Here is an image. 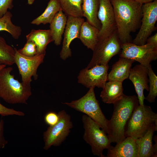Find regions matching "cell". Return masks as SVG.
<instances>
[{"instance_id":"21","label":"cell","mask_w":157,"mask_h":157,"mask_svg":"<svg viewBox=\"0 0 157 157\" xmlns=\"http://www.w3.org/2000/svg\"><path fill=\"white\" fill-rule=\"evenodd\" d=\"M99 30L88 21H84L80 29L79 38L88 49L94 50L99 40Z\"/></svg>"},{"instance_id":"10","label":"cell","mask_w":157,"mask_h":157,"mask_svg":"<svg viewBox=\"0 0 157 157\" xmlns=\"http://www.w3.org/2000/svg\"><path fill=\"white\" fill-rule=\"evenodd\" d=\"M142 24L133 43L141 45L145 44L148 38L156 29L157 21V0L143 4L142 6Z\"/></svg>"},{"instance_id":"26","label":"cell","mask_w":157,"mask_h":157,"mask_svg":"<svg viewBox=\"0 0 157 157\" xmlns=\"http://www.w3.org/2000/svg\"><path fill=\"white\" fill-rule=\"evenodd\" d=\"M15 54V48L8 44L4 39L0 36V65H13Z\"/></svg>"},{"instance_id":"13","label":"cell","mask_w":157,"mask_h":157,"mask_svg":"<svg viewBox=\"0 0 157 157\" xmlns=\"http://www.w3.org/2000/svg\"><path fill=\"white\" fill-rule=\"evenodd\" d=\"M98 18L101 27L98 42L110 36L117 30L113 7L110 0H99Z\"/></svg>"},{"instance_id":"3","label":"cell","mask_w":157,"mask_h":157,"mask_svg":"<svg viewBox=\"0 0 157 157\" xmlns=\"http://www.w3.org/2000/svg\"><path fill=\"white\" fill-rule=\"evenodd\" d=\"M13 68L5 67L0 71V97L11 104H27L32 94L30 84L20 82L11 74Z\"/></svg>"},{"instance_id":"15","label":"cell","mask_w":157,"mask_h":157,"mask_svg":"<svg viewBox=\"0 0 157 157\" xmlns=\"http://www.w3.org/2000/svg\"><path fill=\"white\" fill-rule=\"evenodd\" d=\"M148 68L140 64L137 65L131 68L129 77L134 86L138 95L139 104L142 106L144 105V101L145 97L144 91L149 90Z\"/></svg>"},{"instance_id":"8","label":"cell","mask_w":157,"mask_h":157,"mask_svg":"<svg viewBox=\"0 0 157 157\" xmlns=\"http://www.w3.org/2000/svg\"><path fill=\"white\" fill-rule=\"evenodd\" d=\"M59 119L55 125L49 126L43 134L44 149L47 150L52 146H59L69 135L73 125L70 116L64 110L58 113Z\"/></svg>"},{"instance_id":"22","label":"cell","mask_w":157,"mask_h":157,"mask_svg":"<svg viewBox=\"0 0 157 157\" xmlns=\"http://www.w3.org/2000/svg\"><path fill=\"white\" fill-rule=\"evenodd\" d=\"M61 9L56 14L50 24V30L54 42L56 46L61 44L62 35L65 28L67 17Z\"/></svg>"},{"instance_id":"6","label":"cell","mask_w":157,"mask_h":157,"mask_svg":"<svg viewBox=\"0 0 157 157\" xmlns=\"http://www.w3.org/2000/svg\"><path fill=\"white\" fill-rule=\"evenodd\" d=\"M82 119L84 129L83 139L91 147L92 153L100 157H105L103 154V151L111 146L107 133L87 115H83Z\"/></svg>"},{"instance_id":"32","label":"cell","mask_w":157,"mask_h":157,"mask_svg":"<svg viewBox=\"0 0 157 157\" xmlns=\"http://www.w3.org/2000/svg\"><path fill=\"white\" fill-rule=\"evenodd\" d=\"M13 0H0V18L13 7Z\"/></svg>"},{"instance_id":"27","label":"cell","mask_w":157,"mask_h":157,"mask_svg":"<svg viewBox=\"0 0 157 157\" xmlns=\"http://www.w3.org/2000/svg\"><path fill=\"white\" fill-rule=\"evenodd\" d=\"M13 15L8 11L0 18V31H4L8 32L15 39L19 38L21 34L22 30L19 26L14 24L12 21Z\"/></svg>"},{"instance_id":"29","label":"cell","mask_w":157,"mask_h":157,"mask_svg":"<svg viewBox=\"0 0 157 157\" xmlns=\"http://www.w3.org/2000/svg\"><path fill=\"white\" fill-rule=\"evenodd\" d=\"M18 51L22 55L27 57H33L37 54L36 46L31 41H27L24 47Z\"/></svg>"},{"instance_id":"18","label":"cell","mask_w":157,"mask_h":157,"mask_svg":"<svg viewBox=\"0 0 157 157\" xmlns=\"http://www.w3.org/2000/svg\"><path fill=\"white\" fill-rule=\"evenodd\" d=\"M157 130V124H153L142 137L135 140L138 151L137 157H154L152 139Z\"/></svg>"},{"instance_id":"2","label":"cell","mask_w":157,"mask_h":157,"mask_svg":"<svg viewBox=\"0 0 157 157\" xmlns=\"http://www.w3.org/2000/svg\"><path fill=\"white\" fill-rule=\"evenodd\" d=\"M111 119L108 120V136L110 143L121 142L126 138L127 123L133 112L139 104L137 97L124 94L114 104Z\"/></svg>"},{"instance_id":"28","label":"cell","mask_w":157,"mask_h":157,"mask_svg":"<svg viewBox=\"0 0 157 157\" xmlns=\"http://www.w3.org/2000/svg\"><path fill=\"white\" fill-rule=\"evenodd\" d=\"M149 80V93L145 99L150 103L155 102L157 96V76L153 71L151 64L148 67Z\"/></svg>"},{"instance_id":"20","label":"cell","mask_w":157,"mask_h":157,"mask_svg":"<svg viewBox=\"0 0 157 157\" xmlns=\"http://www.w3.org/2000/svg\"><path fill=\"white\" fill-rule=\"evenodd\" d=\"M122 83L111 81L106 82L101 92L102 101L108 104H113L120 99L124 94Z\"/></svg>"},{"instance_id":"31","label":"cell","mask_w":157,"mask_h":157,"mask_svg":"<svg viewBox=\"0 0 157 157\" xmlns=\"http://www.w3.org/2000/svg\"><path fill=\"white\" fill-rule=\"evenodd\" d=\"M58 114L53 111H49L47 113L44 117V120L47 125L52 126L56 124L59 120Z\"/></svg>"},{"instance_id":"37","label":"cell","mask_w":157,"mask_h":157,"mask_svg":"<svg viewBox=\"0 0 157 157\" xmlns=\"http://www.w3.org/2000/svg\"><path fill=\"white\" fill-rule=\"evenodd\" d=\"M35 0H27L28 3L29 5H31L34 2Z\"/></svg>"},{"instance_id":"34","label":"cell","mask_w":157,"mask_h":157,"mask_svg":"<svg viewBox=\"0 0 157 157\" xmlns=\"http://www.w3.org/2000/svg\"><path fill=\"white\" fill-rule=\"evenodd\" d=\"M146 43L152 44L157 47V33H156L154 35L149 37Z\"/></svg>"},{"instance_id":"25","label":"cell","mask_w":157,"mask_h":157,"mask_svg":"<svg viewBox=\"0 0 157 157\" xmlns=\"http://www.w3.org/2000/svg\"><path fill=\"white\" fill-rule=\"evenodd\" d=\"M62 10L67 16L82 17L83 0H58Z\"/></svg>"},{"instance_id":"36","label":"cell","mask_w":157,"mask_h":157,"mask_svg":"<svg viewBox=\"0 0 157 157\" xmlns=\"http://www.w3.org/2000/svg\"><path fill=\"white\" fill-rule=\"evenodd\" d=\"M135 1L142 4L153 1L154 0H134Z\"/></svg>"},{"instance_id":"17","label":"cell","mask_w":157,"mask_h":157,"mask_svg":"<svg viewBox=\"0 0 157 157\" xmlns=\"http://www.w3.org/2000/svg\"><path fill=\"white\" fill-rule=\"evenodd\" d=\"M135 61L133 60L120 57L113 64L108 74V81H115L122 83L129 78L132 64Z\"/></svg>"},{"instance_id":"19","label":"cell","mask_w":157,"mask_h":157,"mask_svg":"<svg viewBox=\"0 0 157 157\" xmlns=\"http://www.w3.org/2000/svg\"><path fill=\"white\" fill-rule=\"evenodd\" d=\"M26 37L27 41H32L35 43L37 54H45L47 45L53 41L50 29H33Z\"/></svg>"},{"instance_id":"5","label":"cell","mask_w":157,"mask_h":157,"mask_svg":"<svg viewBox=\"0 0 157 157\" xmlns=\"http://www.w3.org/2000/svg\"><path fill=\"white\" fill-rule=\"evenodd\" d=\"M94 88H89L86 94L79 99L70 102L62 103L83 113L97 123L108 133V120L103 113L97 99Z\"/></svg>"},{"instance_id":"9","label":"cell","mask_w":157,"mask_h":157,"mask_svg":"<svg viewBox=\"0 0 157 157\" xmlns=\"http://www.w3.org/2000/svg\"><path fill=\"white\" fill-rule=\"evenodd\" d=\"M121 49L120 57L133 60L147 67L157 59V47L150 44L139 45L127 42L121 44Z\"/></svg>"},{"instance_id":"12","label":"cell","mask_w":157,"mask_h":157,"mask_svg":"<svg viewBox=\"0 0 157 157\" xmlns=\"http://www.w3.org/2000/svg\"><path fill=\"white\" fill-rule=\"evenodd\" d=\"M108 64L97 65L88 69L81 70L77 77L78 82L86 88L96 87L103 88L108 81Z\"/></svg>"},{"instance_id":"33","label":"cell","mask_w":157,"mask_h":157,"mask_svg":"<svg viewBox=\"0 0 157 157\" xmlns=\"http://www.w3.org/2000/svg\"><path fill=\"white\" fill-rule=\"evenodd\" d=\"M4 123L2 118L0 121V149L4 148L8 143L4 136Z\"/></svg>"},{"instance_id":"24","label":"cell","mask_w":157,"mask_h":157,"mask_svg":"<svg viewBox=\"0 0 157 157\" xmlns=\"http://www.w3.org/2000/svg\"><path fill=\"white\" fill-rule=\"evenodd\" d=\"M61 7L58 0H50L44 12L31 22L33 24L38 25L41 24H50Z\"/></svg>"},{"instance_id":"30","label":"cell","mask_w":157,"mask_h":157,"mask_svg":"<svg viewBox=\"0 0 157 157\" xmlns=\"http://www.w3.org/2000/svg\"><path fill=\"white\" fill-rule=\"evenodd\" d=\"M0 115L3 116L12 115L22 116L25 115L24 113L23 112L17 111L13 108H8L3 106L0 103Z\"/></svg>"},{"instance_id":"11","label":"cell","mask_w":157,"mask_h":157,"mask_svg":"<svg viewBox=\"0 0 157 157\" xmlns=\"http://www.w3.org/2000/svg\"><path fill=\"white\" fill-rule=\"evenodd\" d=\"M15 63L19 71L22 82L26 84H31L33 77L35 80L38 78L37 71L40 65L43 62L45 54H37L29 57L20 53L15 48Z\"/></svg>"},{"instance_id":"14","label":"cell","mask_w":157,"mask_h":157,"mask_svg":"<svg viewBox=\"0 0 157 157\" xmlns=\"http://www.w3.org/2000/svg\"><path fill=\"white\" fill-rule=\"evenodd\" d=\"M84 21L82 17L67 16L62 46L60 53V57L63 60H65L72 56L70 44L75 39L79 38L81 26Z\"/></svg>"},{"instance_id":"38","label":"cell","mask_w":157,"mask_h":157,"mask_svg":"<svg viewBox=\"0 0 157 157\" xmlns=\"http://www.w3.org/2000/svg\"><path fill=\"white\" fill-rule=\"evenodd\" d=\"M6 67V65H0V71L2 69Z\"/></svg>"},{"instance_id":"23","label":"cell","mask_w":157,"mask_h":157,"mask_svg":"<svg viewBox=\"0 0 157 157\" xmlns=\"http://www.w3.org/2000/svg\"><path fill=\"white\" fill-rule=\"evenodd\" d=\"M99 6V0H83L82 8L83 17L86 18L89 23L100 30L101 24L97 16Z\"/></svg>"},{"instance_id":"16","label":"cell","mask_w":157,"mask_h":157,"mask_svg":"<svg viewBox=\"0 0 157 157\" xmlns=\"http://www.w3.org/2000/svg\"><path fill=\"white\" fill-rule=\"evenodd\" d=\"M108 149L107 157H137L138 147L135 140L127 137L121 142Z\"/></svg>"},{"instance_id":"1","label":"cell","mask_w":157,"mask_h":157,"mask_svg":"<svg viewBox=\"0 0 157 157\" xmlns=\"http://www.w3.org/2000/svg\"><path fill=\"white\" fill-rule=\"evenodd\" d=\"M110 0L121 44L132 42L131 34L139 28L143 4L134 0Z\"/></svg>"},{"instance_id":"35","label":"cell","mask_w":157,"mask_h":157,"mask_svg":"<svg viewBox=\"0 0 157 157\" xmlns=\"http://www.w3.org/2000/svg\"><path fill=\"white\" fill-rule=\"evenodd\" d=\"M157 135H155L153 138L155 141V143L153 145V152L154 157H156L157 156Z\"/></svg>"},{"instance_id":"4","label":"cell","mask_w":157,"mask_h":157,"mask_svg":"<svg viewBox=\"0 0 157 157\" xmlns=\"http://www.w3.org/2000/svg\"><path fill=\"white\" fill-rule=\"evenodd\" d=\"M157 124V114L151 107L139 104L135 109L127 123L125 136L135 140L143 136L154 124Z\"/></svg>"},{"instance_id":"7","label":"cell","mask_w":157,"mask_h":157,"mask_svg":"<svg viewBox=\"0 0 157 157\" xmlns=\"http://www.w3.org/2000/svg\"><path fill=\"white\" fill-rule=\"evenodd\" d=\"M121 50V43L117 30L109 36L99 41L93 51L92 59L86 67L97 65H106L111 58Z\"/></svg>"}]
</instances>
